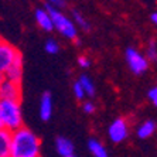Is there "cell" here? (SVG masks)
<instances>
[{
	"label": "cell",
	"mask_w": 157,
	"mask_h": 157,
	"mask_svg": "<svg viewBox=\"0 0 157 157\" xmlns=\"http://www.w3.org/2000/svg\"><path fill=\"white\" fill-rule=\"evenodd\" d=\"M41 140L40 137L26 126L11 132L10 137V157H40Z\"/></svg>",
	"instance_id": "6da1fadb"
},
{
	"label": "cell",
	"mask_w": 157,
	"mask_h": 157,
	"mask_svg": "<svg viewBox=\"0 0 157 157\" xmlns=\"http://www.w3.org/2000/svg\"><path fill=\"white\" fill-rule=\"evenodd\" d=\"M0 116L3 129L9 132H14L24 126L20 101H0Z\"/></svg>",
	"instance_id": "7a4b0ae2"
},
{
	"label": "cell",
	"mask_w": 157,
	"mask_h": 157,
	"mask_svg": "<svg viewBox=\"0 0 157 157\" xmlns=\"http://www.w3.org/2000/svg\"><path fill=\"white\" fill-rule=\"evenodd\" d=\"M44 9L48 11V14L51 16L52 29L57 30L62 37H65L68 40H77L78 38V29L75 27L72 20H71L64 11L55 10V9H52L48 3H45V7Z\"/></svg>",
	"instance_id": "3957f363"
},
{
	"label": "cell",
	"mask_w": 157,
	"mask_h": 157,
	"mask_svg": "<svg viewBox=\"0 0 157 157\" xmlns=\"http://www.w3.org/2000/svg\"><path fill=\"white\" fill-rule=\"evenodd\" d=\"M124 58H126V62H128L130 71L136 75H142V74L147 72L150 67V62L147 61L144 54L135 47H129L124 51Z\"/></svg>",
	"instance_id": "277c9868"
},
{
	"label": "cell",
	"mask_w": 157,
	"mask_h": 157,
	"mask_svg": "<svg viewBox=\"0 0 157 157\" xmlns=\"http://www.w3.org/2000/svg\"><path fill=\"white\" fill-rule=\"evenodd\" d=\"M18 54H20V51L13 44L0 38V74L2 75L6 74V71L10 68V65L13 64V61Z\"/></svg>",
	"instance_id": "5b68a950"
},
{
	"label": "cell",
	"mask_w": 157,
	"mask_h": 157,
	"mask_svg": "<svg viewBox=\"0 0 157 157\" xmlns=\"http://www.w3.org/2000/svg\"><path fill=\"white\" fill-rule=\"evenodd\" d=\"M108 136L113 143H123L129 137V123L123 117L115 119L108 128Z\"/></svg>",
	"instance_id": "8992f818"
},
{
	"label": "cell",
	"mask_w": 157,
	"mask_h": 157,
	"mask_svg": "<svg viewBox=\"0 0 157 157\" xmlns=\"http://www.w3.org/2000/svg\"><path fill=\"white\" fill-rule=\"evenodd\" d=\"M21 99V85L4 78L0 84V101H20Z\"/></svg>",
	"instance_id": "52a82bcc"
},
{
	"label": "cell",
	"mask_w": 157,
	"mask_h": 157,
	"mask_svg": "<svg viewBox=\"0 0 157 157\" xmlns=\"http://www.w3.org/2000/svg\"><path fill=\"white\" fill-rule=\"evenodd\" d=\"M4 78L9 81H13L16 84H20V82H21V78H23V55H21V52L16 57V59L13 61L10 68L6 71Z\"/></svg>",
	"instance_id": "ba28073f"
},
{
	"label": "cell",
	"mask_w": 157,
	"mask_h": 157,
	"mask_svg": "<svg viewBox=\"0 0 157 157\" xmlns=\"http://www.w3.org/2000/svg\"><path fill=\"white\" fill-rule=\"evenodd\" d=\"M52 110H54L52 96L50 92H45V94H43V96L40 99V110H38L40 117L44 122H48L52 116Z\"/></svg>",
	"instance_id": "9c48e42d"
},
{
	"label": "cell",
	"mask_w": 157,
	"mask_h": 157,
	"mask_svg": "<svg viewBox=\"0 0 157 157\" xmlns=\"http://www.w3.org/2000/svg\"><path fill=\"white\" fill-rule=\"evenodd\" d=\"M55 150L61 157H75V147L74 143L67 137H57L55 140Z\"/></svg>",
	"instance_id": "30bf717a"
},
{
	"label": "cell",
	"mask_w": 157,
	"mask_h": 157,
	"mask_svg": "<svg viewBox=\"0 0 157 157\" xmlns=\"http://www.w3.org/2000/svg\"><path fill=\"white\" fill-rule=\"evenodd\" d=\"M34 17H36L37 24L44 30V31H52V21H51V16L48 14V11L45 9L40 7L36 9L34 11Z\"/></svg>",
	"instance_id": "8fae6325"
},
{
	"label": "cell",
	"mask_w": 157,
	"mask_h": 157,
	"mask_svg": "<svg viewBox=\"0 0 157 157\" xmlns=\"http://www.w3.org/2000/svg\"><path fill=\"white\" fill-rule=\"evenodd\" d=\"M154 132H156V123L154 121H144L143 123H140L136 129V136L139 137V139H149L151 136L154 135Z\"/></svg>",
	"instance_id": "7c38bea8"
},
{
	"label": "cell",
	"mask_w": 157,
	"mask_h": 157,
	"mask_svg": "<svg viewBox=\"0 0 157 157\" xmlns=\"http://www.w3.org/2000/svg\"><path fill=\"white\" fill-rule=\"evenodd\" d=\"M10 137L11 132L0 129V157H10Z\"/></svg>",
	"instance_id": "4fadbf2b"
},
{
	"label": "cell",
	"mask_w": 157,
	"mask_h": 157,
	"mask_svg": "<svg viewBox=\"0 0 157 157\" xmlns=\"http://www.w3.org/2000/svg\"><path fill=\"white\" fill-rule=\"evenodd\" d=\"M88 149H89V151H91V154L94 157H109V153H108L106 147L102 144V142H99L96 139H89Z\"/></svg>",
	"instance_id": "5bb4252c"
},
{
	"label": "cell",
	"mask_w": 157,
	"mask_h": 157,
	"mask_svg": "<svg viewBox=\"0 0 157 157\" xmlns=\"http://www.w3.org/2000/svg\"><path fill=\"white\" fill-rule=\"evenodd\" d=\"M70 18L72 20V23L75 24V27H81L84 31H89V30H91V24H89V21L86 20V17H85L79 10H77V9H74L72 10Z\"/></svg>",
	"instance_id": "9a60e30c"
},
{
	"label": "cell",
	"mask_w": 157,
	"mask_h": 157,
	"mask_svg": "<svg viewBox=\"0 0 157 157\" xmlns=\"http://www.w3.org/2000/svg\"><path fill=\"white\" fill-rule=\"evenodd\" d=\"M77 82L79 84V86L82 88L85 96H94L95 95V84H94V81L88 77V75H81L79 79H78Z\"/></svg>",
	"instance_id": "2e32d148"
},
{
	"label": "cell",
	"mask_w": 157,
	"mask_h": 157,
	"mask_svg": "<svg viewBox=\"0 0 157 157\" xmlns=\"http://www.w3.org/2000/svg\"><path fill=\"white\" fill-rule=\"evenodd\" d=\"M144 54V57L147 58V61L149 62H154L157 58V45H156V41L151 40L149 41V44H147V48H146V52H143Z\"/></svg>",
	"instance_id": "e0dca14e"
},
{
	"label": "cell",
	"mask_w": 157,
	"mask_h": 157,
	"mask_svg": "<svg viewBox=\"0 0 157 157\" xmlns=\"http://www.w3.org/2000/svg\"><path fill=\"white\" fill-rule=\"evenodd\" d=\"M44 48H45V51L48 52V54H57V52L59 51V44L57 43L55 40H47L45 41V45H44Z\"/></svg>",
	"instance_id": "ac0fdd59"
},
{
	"label": "cell",
	"mask_w": 157,
	"mask_h": 157,
	"mask_svg": "<svg viewBox=\"0 0 157 157\" xmlns=\"http://www.w3.org/2000/svg\"><path fill=\"white\" fill-rule=\"evenodd\" d=\"M48 4H50L52 9L59 10V11H62V9H65L67 6H68V3L64 2V0H51V2H48Z\"/></svg>",
	"instance_id": "d6986e66"
},
{
	"label": "cell",
	"mask_w": 157,
	"mask_h": 157,
	"mask_svg": "<svg viewBox=\"0 0 157 157\" xmlns=\"http://www.w3.org/2000/svg\"><path fill=\"white\" fill-rule=\"evenodd\" d=\"M72 92H74V96H75L77 99H79V101H82V99L85 98L84 91H82V88L79 86V84H78V82H75V84H74V86H72Z\"/></svg>",
	"instance_id": "ffe728a7"
},
{
	"label": "cell",
	"mask_w": 157,
	"mask_h": 157,
	"mask_svg": "<svg viewBox=\"0 0 157 157\" xmlns=\"http://www.w3.org/2000/svg\"><path fill=\"white\" fill-rule=\"evenodd\" d=\"M147 98H149V101L151 102V105L156 106L157 105V88L153 86L150 88L149 92H147Z\"/></svg>",
	"instance_id": "44dd1931"
},
{
	"label": "cell",
	"mask_w": 157,
	"mask_h": 157,
	"mask_svg": "<svg viewBox=\"0 0 157 157\" xmlns=\"http://www.w3.org/2000/svg\"><path fill=\"white\" fill-rule=\"evenodd\" d=\"M95 105H94V102H91V101H86V102H84L82 103V110H84L85 113H88V115H91V113H94L95 112Z\"/></svg>",
	"instance_id": "7402d4cb"
},
{
	"label": "cell",
	"mask_w": 157,
	"mask_h": 157,
	"mask_svg": "<svg viewBox=\"0 0 157 157\" xmlns=\"http://www.w3.org/2000/svg\"><path fill=\"white\" fill-rule=\"evenodd\" d=\"M78 65L81 68H88V67L91 65V59L88 58L86 55H79L78 57Z\"/></svg>",
	"instance_id": "603a6c76"
},
{
	"label": "cell",
	"mask_w": 157,
	"mask_h": 157,
	"mask_svg": "<svg viewBox=\"0 0 157 157\" xmlns=\"http://www.w3.org/2000/svg\"><path fill=\"white\" fill-rule=\"evenodd\" d=\"M150 21L153 23V24H156V23H157V13H156V11H153V13L150 14Z\"/></svg>",
	"instance_id": "cb8c5ba5"
},
{
	"label": "cell",
	"mask_w": 157,
	"mask_h": 157,
	"mask_svg": "<svg viewBox=\"0 0 157 157\" xmlns=\"http://www.w3.org/2000/svg\"><path fill=\"white\" fill-rule=\"evenodd\" d=\"M3 79H4V75H2V74H0V84L3 82Z\"/></svg>",
	"instance_id": "d4e9b609"
},
{
	"label": "cell",
	"mask_w": 157,
	"mask_h": 157,
	"mask_svg": "<svg viewBox=\"0 0 157 157\" xmlns=\"http://www.w3.org/2000/svg\"><path fill=\"white\" fill-rule=\"evenodd\" d=\"M0 129H3V122H2V116H0Z\"/></svg>",
	"instance_id": "484cf974"
}]
</instances>
